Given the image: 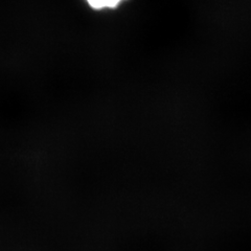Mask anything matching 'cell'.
<instances>
[{
	"instance_id": "cell-1",
	"label": "cell",
	"mask_w": 251,
	"mask_h": 251,
	"mask_svg": "<svg viewBox=\"0 0 251 251\" xmlns=\"http://www.w3.org/2000/svg\"><path fill=\"white\" fill-rule=\"evenodd\" d=\"M92 10L108 11L115 10L127 0H85Z\"/></svg>"
}]
</instances>
